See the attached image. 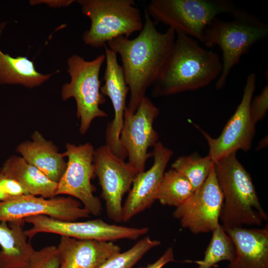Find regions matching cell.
I'll return each mask as SVG.
<instances>
[{
    "instance_id": "10",
    "label": "cell",
    "mask_w": 268,
    "mask_h": 268,
    "mask_svg": "<svg viewBox=\"0 0 268 268\" xmlns=\"http://www.w3.org/2000/svg\"><path fill=\"white\" fill-rule=\"evenodd\" d=\"M63 153L68 158L65 171L58 183L56 196L68 195L78 199L90 214L98 215L101 203L95 196L91 183L94 173L93 155L95 149L89 142L76 145L67 143Z\"/></svg>"
},
{
    "instance_id": "16",
    "label": "cell",
    "mask_w": 268,
    "mask_h": 268,
    "mask_svg": "<svg viewBox=\"0 0 268 268\" xmlns=\"http://www.w3.org/2000/svg\"><path fill=\"white\" fill-rule=\"evenodd\" d=\"M173 155V151L160 141L153 146V164L148 170L138 172L135 176L122 207V221H128L156 201L165 169Z\"/></svg>"
},
{
    "instance_id": "4",
    "label": "cell",
    "mask_w": 268,
    "mask_h": 268,
    "mask_svg": "<svg viewBox=\"0 0 268 268\" xmlns=\"http://www.w3.org/2000/svg\"><path fill=\"white\" fill-rule=\"evenodd\" d=\"M233 19L224 21L216 18L206 29L203 44L207 47L217 45L222 55L221 72L215 87L223 88L232 68L258 42L268 36V25L258 18L237 8Z\"/></svg>"
},
{
    "instance_id": "3",
    "label": "cell",
    "mask_w": 268,
    "mask_h": 268,
    "mask_svg": "<svg viewBox=\"0 0 268 268\" xmlns=\"http://www.w3.org/2000/svg\"><path fill=\"white\" fill-rule=\"evenodd\" d=\"M223 196L220 216L224 228L260 226L268 216L263 208L251 175L232 153L214 163Z\"/></svg>"
},
{
    "instance_id": "7",
    "label": "cell",
    "mask_w": 268,
    "mask_h": 268,
    "mask_svg": "<svg viewBox=\"0 0 268 268\" xmlns=\"http://www.w3.org/2000/svg\"><path fill=\"white\" fill-rule=\"evenodd\" d=\"M105 61V54L87 61L74 54L67 60V72L70 80L63 85L61 96L63 100L73 98L76 104V116L80 120L79 132L86 134L93 120L108 116L100 108L105 103V97L100 91L99 78L101 67Z\"/></svg>"
},
{
    "instance_id": "17",
    "label": "cell",
    "mask_w": 268,
    "mask_h": 268,
    "mask_svg": "<svg viewBox=\"0 0 268 268\" xmlns=\"http://www.w3.org/2000/svg\"><path fill=\"white\" fill-rule=\"evenodd\" d=\"M57 247L60 268H97L121 252L112 241L81 240L62 236Z\"/></svg>"
},
{
    "instance_id": "29",
    "label": "cell",
    "mask_w": 268,
    "mask_h": 268,
    "mask_svg": "<svg viewBox=\"0 0 268 268\" xmlns=\"http://www.w3.org/2000/svg\"><path fill=\"white\" fill-rule=\"evenodd\" d=\"M0 188L12 198L30 195L26 189L18 182L0 174Z\"/></svg>"
},
{
    "instance_id": "1",
    "label": "cell",
    "mask_w": 268,
    "mask_h": 268,
    "mask_svg": "<svg viewBox=\"0 0 268 268\" xmlns=\"http://www.w3.org/2000/svg\"><path fill=\"white\" fill-rule=\"evenodd\" d=\"M144 22L139 34L131 39L119 36L108 43L109 48L119 55L130 98L127 109L134 113L147 89L159 75L171 51L176 33L168 27L164 32L156 28L144 7Z\"/></svg>"
},
{
    "instance_id": "14",
    "label": "cell",
    "mask_w": 268,
    "mask_h": 268,
    "mask_svg": "<svg viewBox=\"0 0 268 268\" xmlns=\"http://www.w3.org/2000/svg\"><path fill=\"white\" fill-rule=\"evenodd\" d=\"M90 213L71 197L47 199L31 195L0 201V222H11L30 216L46 215L65 221L87 218Z\"/></svg>"
},
{
    "instance_id": "26",
    "label": "cell",
    "mask_w": 268,
    "mask_h": 268,
    "mask_svg": "<svg viewBox=\"0 0 268 268\" xmlns=\"http://www.w3.org/2000/svg\"><path fill=\"white\" fill-rule=\"evenodd\" d=\"M160 244V241L146 236L128 250L112 256L97 268H133L148 251Z\"/></svg>"
},
{
    "instance_id": "23",
    "label": "cell",
    "mask_w": 268,
    "mask_h": 268,
    "mask_svg": "<svg viewBox=\"0 0 268 268\" xmlns=\"http://www.w3.org/2000/svg\"><path fill=\"white\" fill-rule=\"evenodd\" d=\"M195 192L188 180L171 168L165 172L155 199L162 205L177 208L184 203Z\"/></svg>"
},
{
    "instance_id": "8",
    "label": "cell",
    "mask_w": 268,
    "mask_h": 268,
    "mask_svg": "<svg viewBox=\"0 0 268 268\" xmlns=\"http://www.w3.org/2000/svg\"><path fill=\"white\" fill-rule=\"evenodd\" d=\"M256 84V75L255 73H250L246 79L241 102L218 137H212L195 125L207 140L208 155L214 163L238 150L248 151L251 148L256 124L250 116V105Z\"/></svg>"
},
{
    "instance_id": "19",
    "label": "cell",
    "mask_w": 268,
    "mask_h": 268,
    "mask_svg": "<svg viewBox=\"0 0 268 268\" xmlns=\"http://www.w3.org/2000/svg\"><path fill=\"white\" fill-rule=\"evenodd\" d=\"M32 139L19 144L16 151L26 162L58 183L67 166L63 153H60L54 143L46 139L38 131L34 132Z\"/></svg>"
},
{
    "instance_id": "32",
    "label": "cell",
    "mask_w": 268,
    "mask_h": 268,
    "mask_svg": "<svg viewBox=\"0 0 268 268\" xmlns=\"http://www.w3.org/2000/svg\"><path fill=\"white\" fill-rule=\"evenodd\" d=\"M12 198H13L8 196L0 188V201H7Z\"/></svg>"
},
{
    "instance_id": "30",
    "label": "cell",
    "mask_w": 268,
    "mask_h": 268,
    "mask_svg": "<svg viewBox=\"0 0 268 268\" xmlns=\"http://www.w3.org/2000/svg\"><path fill=\"white\" fill-rule=\"evenodd\" d=\"M175 261L174 250L173 247H170L155 262L140 268H162L166 264Z\"/></svg>"
},
{
    "instance_id": "21",
    "label": "cell",
    "mask_w": 268,
    "mask_h": 268,
    "mask_svg": "<svg viewBox=\"0 0 268 268\" xmlns=\"http://www.w3.org/2000/svg\"><path fill=\"white\" fill-rule=\"evenodd\" d=\"M0 174L11 178L23 186L31 195L49 199L56 196V183L22 157H9L0 169Z\"/></svg>"
},
{
    "instance_id": "9",
    "label": "cell",
    "mask_w": 268,
    "mask_h": 268,
    "mask_svg": "<svg viewBox=\"0 0 268 268\" xmlns=\"http://www.w3.org/2000/svg\"><path fill=\"white\" fill-rule=\"evenodd\" d=\"M32 227L25 230L31 239L39 233H50L81 240L112 241L119 239L135 240L146 234L147 227L135 228L111 224L97 219L84 222L65 221L46 215L30 216L24 219Z\"/></svg>"
},
{
    "instance_id": "25",
    "label": "cell",
    "mask_w": 268,
    "mask_h": 268,
    "mask_svg": "<svg viewBox=\"0 0 268 268\" xmlns=\"http://www.w3.org/2000/svg\"><path fill=\"white\" fill-rule=\"evenodd\" d=\"M214 165L208 155L202 157L194 153L178 157L172 163L171 168L186 177L196 191L204 182Z\"/></svg>"
},
{
    "instance_id": "11",
    "label": "cell",
    "mask_w": 268,
    "mask_h": 268,
    "mask_svg": "<svg viewBox=\"0 0 268 268\" xmlns=\"http://www.w3.org/2000/svg\"><path fill=\"white\" fill-rule=\"evenodd\" d=\"M93 164L107 214L111 220L120 222L122 199L130 191L138 172L128 162L114 154L106 144L95 150Z\"/></svg>"
},
{
    "instance_id": "12",
    "label": "cell",
    "mask_w": 268,
    "mask_h": 268,
    "mask_svg": "<svg viewBox=\"0 0 268 268\" xmlns=\"http://www.w3.org/2000/svg\"><path fill=\"white\" fill-rule=\"evenodd\" d=\"M159 112L146 96L134 113L127 108L125 111L120 141L127 153L128 162L138 172L144 170L147 159L152 156V153L148 152V148L158 141L159 135L153 124Z\"/></svg>"
},
{
    "instance_id": "33",
    "label": "cell",
    "mask_w": 268,
    "mask_h": 268,
    "mask_svg": "<svg viewBox=\"0 0 268 268\" xmlns=\"http://www.w3.org/2000/svg\"><path fill=\"white\" fill-rule=\"evenodd\" d=\"M212 268H220V267L218 266V265H216Z\"/></svg>"
},
{
    "instance_id": "15",
    "label": "cell",
    "mask_w": 268,
    "mask_h": 268,
    "mask_svg": "<svg viewBox=\"0 0 268 268\" xmlns=\"http://www.w3.org/2000/svg\"><path fill=\"white\" fill-rule=\"evenodd\" d=\"M104 48L106 68L103 79L105 83L101 86L100 91L105 97L109 98L114 112V118L106 129V145L114 154L125 160L128 156L121 144L120 135L130 89L122 67L118 63L117 55L107 46Z\"/></svg>"
},
{
    "instance_id": "5",
    "label": "cell",
    "mask_w": 268,
    "mask_h": 268,
    "mask_svg": "<svg viewBox=\"0 0 268 268\" xmlns=\"http://www.w3.org/2000/svg\"><path fill=\"white\" fill-rule=\"evenodd\" d=\"M82 13L91 21L83 34L87 45L101 48L121 36L129 38L143 25L139 9L134 0H78Z\"/></svg>"
},
{
    "instance_id": "18",
    "label": "cell",
    "mask_w": 268,
    "mask_h": 268,
    "mask_svg": "<svg viewBox=\"0 0 268 268\" xmlns=\"http://www.w3.org/2000/svg\"><path fill=\"white\" fill-rule=\"evenodd\" d=\"M224 229L235 249V258L227 268H268V224L262 228L235 227Z\"/></svg>"
},
{
    "instance_id": "22",
    "label": "cell",
    "mask_w": 268,
    "mask_h": 268,
    "mask_svg": "<svg viewBox=\"0 0 268 268\" xmlns=\"http://www.w3.org/2000/svg\"><path fill=\"white\" fill-rule=\"evenodd\" d=\"M4 25H0V35ZM52 74H42L27 57H11L0 49V83L19 84L28 88L39 86L48 80Z\"/></svg>"
},
{
    "instance_id": "31",
    "label": "cell",
    "mask_w": 268,
    "mask_h": 268,
    "mask_svg": "<svg viewBox=\"0 0 268 268\" xmlns=\"http://www.w3.org/2000/svg\"><path fill=\"white\" fill-rule=\"evenodd\" d=\"M75 1L74 0H30V3L31 5L45 3L50 7H60L68 6Z\"/></svg>"
},
{
    "instance_id": "13",
    "label": "cell",
    "mask_w": 268,
    "mask_h": 268,
    "mask_svg": "<svg viewBox=\"0 0 268 268\" xmlns=\"http://www.w3.org/2000/svg\"><path fill=\"white\" fill-rule=\"evenodd\" d=\"M223 203L214 165L201 187L176 208L173 215L194 234L212 232L220 224Z\"/></svg>"
},
{
    "instance_id": "28",
    "label": "cell",
    "mask_w": 268,
    "mask_h": 268,
    "mask_svg": "<svg viewBox=\"0 0 268 268\" xmlns=\"http://www.w3.org/2000/svg\"><path fill=\"white\" fill-rule=\"evenodd\" d=\"M268 110V85H266L261 92L254 99L250 105V113L253 122L256 124L266 115Z\"/></svg>"
},
{
    "instance_id": "2",
    "label": "cell",
    "mask_w": 268,
    "mask_h": 268,
    "mask_svg": "<svg viewBox=\"0 0 268 268\" xmlns=\"http://www.w3.org/2000/svg\"><path fill=\"white\" fill-rule=\"evenodd\" d=\"M222 68L217 53L202 48L180 32L157 79L152 96L161 97L205 87L219 76Z\"/></svg>"
},
{
    "instance_id": "20",
    "label": "cell",
    "mask_w": 268,
    "mask_h": 268,
    "mask_svg": "<svg viewBox=\"0 0 268 268\" xmlns=\"http://www.w3.org/2000/svg\"><path fill=\"white\" fill-rule=\"evenodd\" d=\"M0 223V268H30L35 251L23 230L24 219Z\"/></svg>"
},
{
    "instance_id": "6",
    "label": "cell",
    "mask_w": 268,
    "mask_h": 268,
    "mask_svg": "<svg viewBox=\"0 0 268 268\" xmlns=\"http://www.w3.org/2000/svg\"><path fill=\"white\" fill-rule=\"evenodd\" d=\"M145 7L157 23L202 43L206 29L217 16L231 14L236 8L227 0H152Z\"/></svg>"
},
{
    "instance_id": "24",
    "label": "cell",
    "mask_w": 268,
    "mask_h": 268,
    "mask_svg": "<svg viewBox=\"0 0 268 268\" xmlns=\"http://www.w3.org/2000/svg\"><path fill=\"white\" fill-rule=\"evenodd\" d=\"M235 256L234 245L221 224L212 231L210 241L204 252L202 260H186L185 263L198 265L196 268H212L218 263L227 261L231 262Z\"/></svg>"
},
{
    "instance_id": "27",
    "label": "cell",
    "mask_w": 268,
    "mask_h": 268,
    "mask_svg": "<svg viewBox=\"0 0 268 268\" xmlns=\"http://www.w3.org/2000/svg\"><path fill=\"white\" fill-rule=\"evenodd\" d=\"M60 261L57 247L47 246L39 251H34L30 263V268H60Z\"/></svg>"
}]
</instances>
